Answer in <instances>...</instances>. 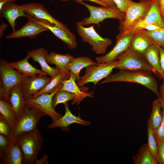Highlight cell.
<instances>
[{
    "label": "cell",
    "instance_id": "obj_1",
    "mask_svg": "<svg viewBox=\"0 0 164 164\" xmlns=\"http://www.w3.org/2000/svg\"><path fill=\"white\" fill-rule=\"evenodd\" d=\"M117 82L139 84L151 90L158 98H160L157 81L150 71L144 70H120L115 74L109 75L100 84Z\"/></svg>",
    "mask_w": 164,
    "mask_h": 164
},
{
    "label": "cell",
    "instance_id": "obj_2",
    "mask_svg": "<svg viewBox=\"0 0 164 164\" xmlns=\"http://www.w3.org/2000/svg\"><path fill=\"white\" fill-rule=\"evenodd\" d=\"M15 140L22 151L23 164L34 163L42 148L44 141L38 128L24 133Z\"/></svg>",
    "mask_w": 164,
    "mask_h": 164
},
{
    "label": "cell",
    "instance_id": "obj_3",
    "mask_svg": "<svg viewBox=\"0 0 164 164\" xmlns=\"http://www.w3.org/2000/svg\"><path fill=\"white\" fill-rule=\"evenodd\" d=\"M0 99L9 102V94L15 86L22 84L28 77L19 72L10 66L4 59L0 60Z\"/></svg>",
    "mask_w": 164,
    "mask_h": 164
},
{
    "label": "cell",
    "instance_id": "obj_4",
    "mask_svg": "<svg viewBox=\"0 0 164 164\" xmlns=\"http://www.w3.org/2000/svg\"><path fill=\"white\" fill-rule=\"evenodd\" d=\"M46 115L38 109L26 106L12 128L10 139L15 140L21 135L37 128L40 118Z\"/></svg>",
    "mask_w": 164,
    "mask_h": 164
},
{
    "label": "cell",
    "instance_id": "obj_5",
    "mask_svg": "<svg viewBox=\"0 0 164 164\" xmlns=\"http://www.w3.org/2000/svg\"><path fill=\"white\" fill-rule=\"evenodd\" d=\"M154 0H140L139 2H132L126 12L124 20L119 21L118 29L120 35L127 34L134 25L143 19L150 8Z\"/></svg>",
    "mask_w": 164,
    "mask_h": 164
},
{
    "label": "cell",
    "instance_id": "obj_6",
    "mask_svg": "<svg viewBox=\"0 0 164 164\" xmlns=\"http://www.w3.org/2000/svg\"><path fill=\"white\" fill-rule=\"evenodd\" d=\"M86 7L88 10L90 15L80 21L83 26L95 24L99 26V23L108 18H114L119 21L124 20L125 13L121 11L117 7H97L87 4L82 1H76Z\"/></svg>",
    "mask_w": 164,
    "mask_h": 164
},
{
    "label": "cell",
    "instance_id": "obj_7",
    "mask_svg": "<svg viewBox=\"0 0 164 164\" xmlns=\"http://www.w3.org/2000/svg\"><path fill=\"white\" fill-rule=\"evenodd\" d=\"M114 68L120 70H144L155 73V71L148 62L143 54L130 46L116 58Z\"/></svg>",
    "mask_w": 164,
    "mask_h": 164
},
{
    "label": "cell",
    "instance_id": "obj_8",
    "mask_svg": "<svg viewBox=\"0 0 164 164\" xmlns=\"http://www.w3.org/2000/svg\"><path fill=\"white\" fill-rule=\"evenodd\" d=\"M76 26L77 33L82 41L92 46V50L94 52L99 54L106 53L108 47L112 43L110 39L101 36L95 30L93 25L86 27L78 21L77 22Z\"/></svg>",
    "mask_w": 164,
    "mask_h": 164
},
{
    "label": "cell",
    "instance_id": "obj_9",
    "mask_svg": "<svg viewBox=\"0 0 164 164\" xmlns=\"http://www.w3.org/2000/svg\"><path fill=\"white\" fill-rule=\"evenodd\" d=\"M115 60L98 65H91L86 67L84 74L80 77L77 84L80 88L88 83H93L96 85L102 79L106 78L111 73L116 64Z\"/></svg>",
    "mask_w": 164,
    "mask_h": 164
},
{
    "label": "cell",
    "instance_id": "obj_10",
    "mask_svg": "<svg viewBox=\"0 0 164 164\" xmlns=\"http://www.w3.org/2000/svg\"><path fill=\"white\" fill-rule=\"evenodd\" d=\"M59 88L51 93H44L35 97L27 98L25 100L26 105L40 110L50 116L52 122L55 121L62 116L56 111L52 105L53 97Z\"/></svg>",
    "mask_w": 164,
    "mask_h": 164
},
{
    "label": "cell",
    "instance_id": "obj_11",
    "mask_svg": "<svg viewBox=\"0 0 164 164\" xmlns=\"http://www.w3.org/2000/svg\"><path fill=\"white\" fill-rule=\"evenodd\" d=\"M19 6L28 15L38 20L55 25L65 30H69L67 26L53 17L42 4L37 3H29Z\"/></svg>",
    "mask_w": 164,
    "mask_h": 164
},
{
    "label": "cell",
    "instance_id": "obj_12",
    "mask_svg": "<svg viewBox=\"0 0 164 164\" xmlns=\"http://www.w3.org/2000/svg\"><path fill=\"white\" fill-rule=\"evenodd\" d=\"M134 34L133 32L123 35L118 34L117 36L115 46L106 54L96 57L97 63L100 64L116 60L119 54L130 47Z\"/></svg>",
    "mask_w": 164,
    "mask_h": 164
},
{
    "label": "cell",
    "instance_id": "obj_13",
    "mask_svg": "<svg viewBox=\"0 0 164 164\" xmlns=\"http://www.w3.org/2000/svg\"><path fill=\"white\" fill-rule=\"evenodd\" d=\"M28 22L20 29L16 30L6 37L8 39L27 37L34 38L42 32L49 30L34 18L27 15Z\"/></svg>",
    "mask_w": 164,
    "mask_h": 164
},
{
    "label": "cell",
    "instance_id": "obj_14",
    "mask_svg": "<svg viewBox=\"0 0 164 164\" xmlns=\"http://www.w3.org/2000/svg\"><path fill=\"white\" fill-rule=\"evenodd\" d=\"M47 75L37 74L29 77L22 84V92L25 100L37 94L51 81L52 78Z\"/></svg>",
    "mask_w": 164,
    "mask_h": 164
},
{
    "label": "cell",
    "instance_id": "obj_15",
    "mask_svg": "<svg viewBox=\"0 0 164 164\" xmlns=\"http://www.w3.org/2000/svg\"><path fill=\"white\" fill-rule=\"evenodd\" d=\"M65 113L63 116L49 124L48 127L50 129L57 127L60 128L64 131H67L69 130L70 125L77 123L83 125H87L90 124V122L82 119L80 115L76 116L71 112L69 108L68 103L64 104Z\"/></svg>",
    "mask_w": 164,
    "mask_h": 164
},
{
    "label": "cell",
    "instance_id": "obj_16",
    "mask_svg": "<svg viewBox=\"0 0 164 164\" xmlns=\"http://www.w3.org/2000/svg\"><path fill=\"white\" fill-rule=\"evenodd\" d=\"M27 17V15L24 10L15 4L14 2L5 3L0 9V18L5 19L9 24L12 31L16 30L15 21L19 17Z\"/></svg>",
    "mask_w": 164,
    "mask_h": 164
},
{
    "label": "cell",
    "instance_id": "obj_17",
    "mask_svg": "<svg viewBox=\"0 0 164 164\" xmlns=\"http://www.w3.org/2000/svg\"><path fill=\"white\" fill-rule=\"evenodd\" d=\"M36 20L51 31L58 38L66 44L69 49H74L77 46V43L76 37L69 30H65L48 22Z\"/></svg>",
    "mask_w": 164,
    "mask_h": 164
},
{
    "label": "cell",
    "instance_id": "obj_18",
    "mask_svg": "<svg viewBox=\"0 0 164 164\" xmlns=\"http://www.w3.org/2000/svg\"><path fill=\"white\" fill-rule=\"evenodd\" d=\"M48 53V51L45 48L40 47L29 51L27 54L34 61L39 63L43 71L53 78L57 75L60 70L57 67L54 68L48 65L46 60V56Z\"/></svg>",
    "mask_w": 164,
    "mask_h": 164
},
{
    "label": "cell",
    "instance_id": "obj_19",
    "mask_svg": "<svg viewBox=\"0 0 164 164\" xmlns=\"http://www.w3.org/2000/svg\"><path fill=\"white\" fill-rule=\"evenodd\" d=\"M1 162L5 164H22L23 163L22 151L16 140L10 139L9 146L0 156Z\"/></svg>",
    "mask_w": 164,
    "mask_h": 164
},
{
    "label": "cell",
    "instance_id": "obj_20",
    "mask_svg": "<svg viewBox=\"0 0 164 164\" xmlns=\"http://www.w3.org/2000/svg\"><path fill=\"white\" fill-rule=\"evenodd\" d=\"M147 24H154L164 29V23L157 0H154L150 8L145 17L138 21L128 33L139 25Z\"/></svg>",
    "mask_w": 164,
    "mask_h": 164
},
{
    "label": "cell",
    "instance_id": "obj_21",
    "mask_svg": "<svg viewBox=\"0 0 164 164\" xmlns=\"http://www.w3.org/2000/svg\"><path fill=\"white\" fill-rule=\"evenodd\" d=\"M76 79L74 76L70 73V78L63 80L59 90H64L73 93L75 94V97L71 104L75 103L79 104L80 102L87 97H91L93 92L81 91L82 88H80L75 82Z\"/></svg>",
    "mask_w": 164,
    "mask_h": 164
},
{
    "label": "cell",
    "instance_id": "obj_22",
    "mask_svg": "<svg viewBox=\"0 0 164 164\" xmlns=\"http://www.w3.org/2000/svg\"><path fill=\"white\" fill-rule=\"evenodd\" d=\"M22 84L13 87L10 91L9 102L15 112L17 119L22 114L26 105L22 90Z\"/></svg>",
    "mask_w": 164,
    "mask_h": 164
},
{
    "label": "cell",
    "instance_id": "obj_23",
    "mask_svg": "<svg viewBox=\"0 0 164 164\" xmlns=\"http://www.w3.org/2000/svg\"><path fill=\"white\" fill-rule=\"evenodd\" d=\"M145 59L155 71L154 73L164 81V76L160 64L159 49L154 43L143 54Z\"/></svg>",
    "mask_w": 164,
    "mask_h": 164
},
{
    "label": "cell",
    "instance_id": "obj_24",
    "mask_svg": "<svg viewBox=\"0 0 164 164\" xmlns=\"http://www.w3.org/2000/svg\"><path fill=\"white\" fill-rule=\"evenodd\" d=\"M30 58L29 55L27 54L26 57L21 60L16 62H8V63L13 68L28 77H33L37 74H47L41 70L37 69L31 64L28 61Z\"/></svg>",
    "mask_w": 164,
    "mask_h": 164
},
{
    "label": "cell",
    "instance_id": "obj_25",
    "mask_svg": "<svg viewBox=\"0 0 164 164\" xmlns=\"http://www.w3.org/2000/svg\"><path fill=\"white\" fill-rule=\"evenodd\" d=\"M133 32L134 34L130 46L135 51L143 54L154 43L149 36L141 30Z\"/></svg>",
    "mask_w": 164,
    "mask_h": 164
},
{
    "label": "cell",
    "instance_id": "obj_26",
    "mask_svg": "<svg viewBox=\"0 0 164 164\" xmlns=\"http://www.w3.org/2000/svg\"><path fill=\"white\" fill-rule=\"evenodd\" d=\"M74 57L69 53L61 54L50 51L46 56L48 63L54 64L60 70L67 71L69 64Z\"/></svg>",
    "mask_w": 164,
    "mask_h": 164
},
{
    "label": "cell",
    "instance_id": "obj_27",
    "mask_svg": "<svg viewBox=\"0 0 164 164\" xmlns=\"http://www.w3.org/2000/svg\"><path fill=\"white\" fill-rule=\"evenodd\" d=\"M99 64L87 56L74 57L69 64L67 69L74 76L77 81L80 78V73L82 69L91 65Z\"/></svg>",
    "mask_w": 164,
    "mask_h": 164
},
{
    "label": "cell",
    "instance_id": "obj_28",
    "mask_svg": "<svg viewBox=\"0 0 164 164\" xmlns=\"http://www.w3.org/2000/svg\"><path fill=\"white\" fill-rule=\"evenodd\" d=\"M59 70V73L56 77L53 78L42 90L32 97H35L44 93H51L59 88L62 85V82L69 79L70 76L69 70Z\"/></svg>",
    "mask_w": 164,
    "mask_h": 164
},
{
    "label": "cell",
    "instance_id": "obj_29",
    "mask_svg": "<svg viewBox=\"0 0 164 164\" xmlns=\"http://www.w3.org/2000/svg\"><path fill=\"white\" fill-rule=\"evenodd\" d=\"M160 99L158 98L152 102V110L148 121V125H150L154 131L159 128L163 118L162 110Z\"/></svg>",
    "mask_w": 164,
    "mask_h": 164
},
{
    "label": "cell",
    "instance_id": "obj_30",
    "mask_svg": "<svg viewBox=\"0 0 164 164\" xmlns=\"http://www.w3.org/2000/svg\"><path fill=\"white\" fill-rule=\"evenodd\" d=\"M0 118L8 123L11 130L17 119L10 103L1 99H0Z\"/></svg>",
    "mask_w": 164,
    "mask_h": 164
},
{
    "label": "cell",
    "instance_id": "obj_31",
    "mask_svg": "<svg viewBox=\"0 0 164 164\" xmlns=\"http://www.w3.org/2000/svg\"><path fill=\"white\" fill-rule=\"evenodd\" d=\"M133 159L135 164H158L152 156L147 143L144 144L140 147Z\"/></svg>",
    "mask_w": 164,
    "mask_h": 164
},
{
    "label": "cell",
    "instance_id": "obj_32",
    "mask_svg": "<svg viewBox=\"0 0 164 164\" xmlns=\"http://www.w3.org/2000/svg\"><path fill=\"white\" fill-rule=\"evenodd\" d=\"M75 97L74 94L68 91L58 90L54 95L52 100V105L55 108L59 104H65L71 100H73Z\"/></svg>",
    "mask_w": 164,
    "mask_h": 164
},
{
    "label": "cell",
    "instance_id": "obj_33",
    "mask_svg": "<svg viewBox=\"0 0 164 164\" xmlns=\"http://www.w3.org/2000/svg\"><path fill=\"white\" fill-rule=\"evenodd\" d=\"M148 143H147L150 153L157 162L158 153L157 143L155 137L154 132L151 127L147 125Z\"/></svg>",
    "mask_w": 164,
    "mask_h": 164
},
{
    "label": "cell",
    "instance_id": "obj_34",
    "mask_svg": "<svg viewBox=\"0 0 164 164\" xmlns=\"http://www.w3.org/2000/svg\"><path fill=\"white\" fill-rule=\"evenodd\" d=\"M139 30L149 36L156 45L164 48V29L155 31Z\"/></svg>",
    "mask_w": 164,
    "mask_h": 164
},
{
    "label": "cell",
    "instance_id": "obj_35",
    "mask_svg": "<svg viewBox=\"0 0 164 164\" xmlns=\"http://www.w3.org/2000/svg\"><path fill=\"white\" fill-rule=\"evenodd\" d=\"M11 128L8 123L0 118V134L10 138Z\"/></svg>",
    "mask_w": 164,
    "mask_h": 164
},
{
    "label": "cell",
    "instance_id": "obj_36",
    "mask_svg": "<svg viewBox=\"0 0 164 164\" xmlns=\"http://www.w3.org/2000/svg\"><path fill=\"white\" fill-rule=\"evenodd\" d=\"M163 118L161 123L157 129L154 132L155 137L157 143L164 138V110H163Z\"/></svg>",
    "mask_w": 164,
    "mask_h": 164
},
{
    "label": "cell",
    "instance_id": "obj_37",
    "mask_svg": "<svg viewBox=\"0 0 164 164\" xmlns=\"http://www.w3.org/2000/svg\"><path fill=\"white\" fill-rule=\"evenodd\" d=\"M117 7L121 11L125 13L133 0H113Z\"/></svg>",
    "mask_w": 164,
    "mask_h": 164
},
{
    "label": "cell",
    "instance_id": "obj_38",
    "mask_svg": "<svg viewBox=\"0 0 164 164\" xmlns=\"http://www.w3.org/2000/svg\"><path fill=\"white\" fill-rule=\"evenodd\" d=\"M10 138L0 134V156L2 155L7 149Z\"/></svg>",
    "mask_w": 164,
    "mask_h": 164
},
{
    "label": "cell",
    "instance_id": "obj_39",
    "mask_svg": "<svg viewBox=\"0 0 164 164\" xmlns=\"http://www.w3.org/2000/svg\"><path fill=\"white\" fill-rule=\"evenodd\" d=\"M158 153L157 162L159 164H164V138L157 143Z\"/></svg>",
    "mask_w": 164,
    "mask_h": 164
},
{
    "label": "cell",
    "instance_id": "obj_40",
    "mask_svg": "<svg viewBox=\"0 0 164 164\" xmlns=\"http://www.w3.org/2000/svg\"><path fill=\"white\" fill-rule=\"evenodd\" d=\"M157 46L159 51L160 66L164 76V48Z\"/></svg>",
    "mask_w": 164,
    "mask_h": 164
},
{
    "label": "cell",
    "instance_id": "obj_41",
    "mask_svg": "<svg viewBox=\"0 0 164 164\" xmlns=\"http://www.w3.org/2000/svg\"><path fill=\"white\" fill-rule=\"evenodd\" d=\"M160 101L162 110H164V81L159 87Z\"/></svg>",
    "mask_w": 164,
    "mask_h": 164
},
{
    "label": "cell",
    "instance_id": "obj_42",
    "mask_svg": "<svg viewBox=\"0 0 164 164\" xmlns=\"http://www.w3.org/2000/svg\"><path fill=\"white\" fill-rule=\"evenodd\" d=\"M48 155H44L40 159H37L36 160L34 163L35 164H48Z\"/></svg>",
    "mask_w": 164,
    "mask_h": 164
},
{
    "label": "cell",
    "instance_id": "obj_43",
    "mask_svg": "<svg viewBox=\"0 0 164 164\" xmlns=\"http://www.w3.org/2000/svg\"><path fill=\"white\" fill-rule=\"evenodd\" d=\"M51 0L52 1H54L55 0ZM60 0L63 1H68L69 0ZM76 0V1H82L83 0ZM88 0L91 2H94L97 3L102 6H104L105 7H109L106 3L99 0Z\"/></svg>",
    "mask_w": 164,
    "mask_h": 164
},
{
    "label": "cell",
    "instance_id": "obj_44",
    "mask_svg": "<svg viewBox=\"0 0 164 164\" xmlns=\"http://www.w3.org/2000/svg\"><path fill=\"white\" fill-rule=\"evenodd\" d=\"M159 4L161 16L164 12V0H157Z\"/></svg>",
    "mask_w": 164,
    "mask_h": 164
},
{
    "label": "cell",
    "instance_id": "obj_45",
    "mask_svg": "<svg viewBox=\"0 0 164 164\" xmlns=\"http://www.w3.org/2000/svg\"><path fill=\"white\" fill-rule=\"evenodd\" d=\"M7 24L2 22L0 26V37L2 38L3 34V32L7 26Z\"/></svg>",
    "mask_w": 164,
    "mask_h": 164
},
{
    "label": "cell",
    "instance_id": "obj_46",
    "mask_svg": "<svg viewBox=\"0 0 164 164\" xmlns=\"http://www.w3.org/2000/svg\"><path fill=\"white\" fill-rule=\"evenodd\" d=\"M106 3L109 7H117L113 0H99Z\"/></svg>",
    "mask_w": 164,
    "mask_h": 164
},
{
    "label": "cell",
    "instance_id": "obj_47",
    "mask_svg": "<svg viewBox=\"0 0 164 164\" xmlns=\"http://www.w3.org/2000/svg\"><path fill=\"white\" fill-rule=\"evenodd\" d=\"M16 0H0V9L6 3L10 2H15Z\"/></svg>",
    "mask_w": 164,
    "mask_h": 164
},
{
    "label": "cell",
    "instance_id": "obj_48",
    "mask_svg": "<svg viewBox=\"0 0 164 164\" xmlns=\"http://www.w3.org/2000/svg\"><path fill=\"white\" fill-rule=\"evenodd\" d=\"M162 20L163 21V22L164 23V12L162 15Z\"/></svg>",
    "mask_w": 164,
    "mask_h": 164
}]
</instances>
